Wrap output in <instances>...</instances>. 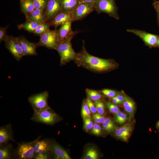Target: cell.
Wrapping results in <instances>:
<instances>
[{"instance_id": "6da1fadb", "label": "cell", "mask_w": 159, "mask_h": 159, "mask_svg": "<svg viewBox=\"0 0 159 159\" xmlns=\"http://www.w3.org/2000/svg\"><path fill=\"white\" fill-rule=\"evenodd\" d=\"M73 61L79 67L95 72L110 70L116 66L115 63L112 60L100 58L90 54L85 48L84 41H83L81 50L77 53Z\"/></svg>"}, {"instance_id": "7a4b0ae2", "label": "cell", "mask_w": 159, "mask_h": 159, "mask_svg": "<svg viewBox=\"0 0 159 159\" xmlns=\"http://www.w3.org/2000/svg\"><path fill=\"white\" fill-rule=\"evenodd\" d=\"M78 32L75 31L63 41L60 42L57 46V51L60 57L61 66L65 65L71 61L74 60L77 53L73 49L71 40Z\"/></svg>"}, {"instance_id": "3957f363", "label": "cell", "mask_w": 159, "mask_h": 159, "mask_svg": "<svg viewBox=\"0 0 159 159\" xmlns=\"http://www.w3.org/2000/svg\"><path fill=\"white\" fill-rule=\"evenodd\" d=\"M59 43L58 30L49 29L40 36L39 41L35 43L37 47H45L48 49L57 50Z\"/></svg>"}, {"instance_id": "277c9868", "label": "cell", "mask_w": 159, "mask_h": 159, "mask_svg": "<svg viewBox=\"0 0 159 159\" xmlns=\"http://www.w3.org/2000/svg\"><path fill=\"white\" fill-rule=\"evenodd\" d=\"M95 10L98 14L104 13L116 19H119L115 0H97Z\"/></svg>"}, {"instance_id": "5b68a950", "label": "cell", "mask_w": 159, "mask_h": 159, "mask_svg": "<svg viewBox=\"0 0 159 159\" xmlns=\"http://www.w3.org/2000/svg\"><path fill=\"white\" fill-rule=\"evenodd\" d=\"M34 110L32 119L36 122L52 125L58 120L57 115L51 110L50 108L42 110L34 109Z\"/></svg>"}, {"instance_id": "8992f818", "label": "cell", "mask_w": 159, "mask_h": 159, "mask_svg": "<svg viewBox=\"0 0 159 159\" xmlns=\"http://www.w3.org/2000/svg\"><path fill=\"white\" fill-rule=\"evenodd\" d=\"M48 92L46 91L31 96L28 100L33 109L42 110L50 108L48 103Z\"/></svg>"}, {"instance_id": "52a82bcc", "label": "cell", "mask_w": 159, "mask_h": 159, "mask_svg": "<svg viewBox=\"0 0 159 159\" xmlns=\"http://www.w3.org/2000/svg\"><path fill=\"white\" fill-rule=\"evenodd\" d=\"M4 41L5 42L6 47L16 60L20 61L24 56L16 37L8 35Z\"/></svg>"}, {"instance_id": "ba28073f", "label": "cell", "mask_w": 159, "mask_h": 159, "mask_svg": "<svg viewBox=\"0 0 159 159\" xmlns=\"http://www.w3.org/2000/svg\"><path fill=\"white\" fill-rule=\"evenodd\" d=\"M127 31L139 37L146 44L150 47L157 46L159 37L158 35L136 29H127Z\"/></svg>"}, {"instance_id": "9c48e42d", "label": "cell", "mask_w": 159, "mask_h": 159, "mask_svg": "<svg viewBox=\"0 0 159 159\" xmlns=\"http://www.w3.org/2000/svg\"><path fill=\"white\" fill-rule=\"evenodd\" d=\"M94 10L95 7L92 4L80 3L73 12V22L83 19Z\"/></svg>"}, {"instance_id": "30bf717a", "label": "cell", "mask_w": 159, "mask_h": 159, "mask_svg": "<svg viewBox=\"0 0 159 159\" xmlns=\"http://www.w3.org/2000/svg\"><path fill=\"white\" fill-rule=\"evenodd\" d=\"M62 10V6L61 0H49L44 11L46 21L49 22Z\"/></svg>"}, {"instance_id": "8fae6325", "label": "cell", "mask_w": 159, "mask_h": 159, "mask_svg": "<svg viewBox=\"0 0 159 159\" xmlns=\"http://www.w3.org/2000/svg\"><path fill=\"white\" fill-rule=\"evenodd\" d=\"M73 12L60 11L48 22L50 26H54L56 28L67 21H72Z\"/></svg>"}, {"instance_id": "7c38bea8", "label": "cell", "mask_w": 159, "mask_h": 159, "mask_svg": "<svg viewBox=\"0 0 159 159\" xmlns=\"http://www.w3.org/2000/svg\"><path fill=\"white\" fill-rule=\"evenodd\" d=\"M23 52L24 56H36L37 48L35 43H32L23 36L16 37Z\"/></svg>"}, {"instance_id": "4fadbf2b", "label": "cell", "mask_w": 159, "mask_h": 159, "mask_svg": "<svg viewBox=\"0 0 159 159\" xmlns=\"http://www.w3.org/2000/svg\"><path fill=\"white\" fill-rule=\"evenodd\" d=\"M34 153L33 142L20 145L17 150V154L20 159H32Z\"/></svg>"}, {"instance_id": "5bb4252c", "label": "cell", "mask_w": 159, "mask_h": 159, "mask_svg": "<svg viewBox=\"0 0 159 159\" xmlns=\"http://www.w3.org/2000/svg\"><path fill=\"white\" fill-rule=\"evenodd\" d=\"M133 129V125L131 123H127L117 128L115 131V136L118 139L127 142Z\"/></svg>"}, {"instance_id": "9a60e30c", "label": "cell", "mask_w": 159, "mask_h": 159, "mask_svg": "<svg viewBox=\"0 0 159 159\" xmlns=\"http://www.w3.org/2000/svg\"><path fill=\"white\" fill-rule=\"evenodd\" d=\"M72 21H69L61 26L58 30L59 43L64 41L73 33L72 28Z\"/></svg>"}, {"instance_id": "2e32d148", "label": "cell", "mask_w": 159, "mask_h": 159, "mask_svg": "<svg viewBox=\"0 0 159 159\" xmlns=\"http://www.w3.org/2000/svg\"><path fill=\"white\" fill-rule=\"evenodd\" d=\"M124 96L125 100L123 104V107L130 120L134 117L135 110V104L133 100L128 96L124 94Z\"/></svg>"}, {"instance_id": "e0dca14e", "label": "cell", "mask_w": 159, "mask_h": 159, "mask_svg": "<svg viewBox=\"0 0 159 159\" xmlns=\"http://www.w3.org/2000/svg\"><path fill=\"white\" fill-rule=\"evenodd\" d=\"M33 147L34 153L37 155L46 154L50 148V144L46 140H36L33 142Z\"/></svg>"}, {"instance_id": "ac0fdd59", "label": "cell", "mask_w": 159, "mask_h": 159, "mask_svg": "<svg viewBox=\"0 0 159 159\" xmlns=\"http://www.w3.org/2000/svg\"><path fill=\"white\" fill-rule=\"evenodd\" d=\"M26 17V19L36 22L38 24L46 21L44 11L39 9H35Z\"/></svg>"}, {"instance_id": "d6986e66", "label": "cell", "mask_w": 159, "mask_h": 159, "mask_svg": "<svg viewBox=\"0 0 159 159\" xmlns=\"http://www.w3.org/2000/svg\"><path fill=\"white\" fill-rule=\"evenodd\" d=\"M50 150L54 153L56 156L61 159H71L67 152L57 144L54 143L50 145Z\"/></svg>"}, {"instance_id": "ffe728a7", "label": "cell", "mask_w": 159, "mask_h": 159, "mask_svg": "<svg viewBox=\"0 0 159 159\" xmlns=\"http://www.w3.org/2000/svg\"><path fill=\"white\" fill-rule=\"evenodd\" d=\"M62 6V11L72 12L79 4L78 0H61Z\"/></svg>"}, {"instance_id": "44dd1931", "label": "cell", "mask_w": 159, "mask_h": 159, "mask_svg": "<svg viewBox=\"0 0 159 159\" xmlns=\"http://www.w3.org/2000/svg\"><path fill=\"white\" fill-rule=\"evenodd\" d=\"M21 10L26 17L35 10L32 0L21 1Z\"/></svg>"}, {"instance_id": "7402d4cb", "label": "cell", "mask_w": 159, "mask_h": 159, "mask_svg": "<svg viewBox=\"0 0 159 159\" xmlns=\"http://www.w3.org/2000/svg\"><path fill=\"white\" fill-rule=\"evenodd\" d=\"M38 24L36 22L26 19L24 23L18 24L17 27L19 30L23 29L29 32L34 33Z\"/></svg>"}, {"instance_id": "603a6c76", "label": "cell", "mask_w": 159, "mask_h": 159, "mask_svg": "<svg viewBox=\"0 0 159 159\" xmlns=\"http://www.w3.org/2000/svg\"><path fill=\"white\" fill-rule=\"evenodd\" d=\"M11 131L7 127H1L0 129V144L1 145L11 140Z\"/></svg>"}, {"instance_id": "cb8c5ba5", "label": "cell", "mask_w": 159, "mask_h": 159, "mask_svg": "<svg viewBox=\"0 0 159 159\" xmlns=\"http://www.w3.org/2000/svg\"><path fill=\"white\" fill-rule=\"evenodd\" d=\"M50 25L48 22L44 21L39 24L34 33L40 36L49 29Z\"/></svg>"}, {"instance_id": "d4e9b609", "label": "cell", "mask_w": 159, "mask_h": 159, "mask_svg": "<svg viewBox=\"0 0 159 159\" xmlns=\"http://www.w3.org/2000/svg\"><path fill=\"white\" fill-rule=\"evenodd\" d=\"M86 91L88 97L94 101L100 100L104 97L103 95L95 90L86 89Z\"/></svg>"}, {"instance_id": "484cf974", "label": "cell", "mask_w": 159, "mask_h": 159, "mask_svg": "<svg viewBox=\"0 0 159 159\" xmlns=\"http://www.w3.org/2000/svg\"><path fill=\"white\" fill-rule=\"evenodd\" d=\"M114 118L115 122L120 125L125 123L128 118L126 113L120 111L115 114Z\"/></svg>"}, {"instance_id": "4316f807", "label": "cell", "mask_w": 159, "mask_h": 159, "mask_svg": "<svg viewBox=\"0 0 159 159\" xmlns=\"http://www.w3.org/2000/svg\"><path fill=\"white\" fill-rule=\"evenodd\" d=\"M99 154L97 150L93 148L89 149L86 152L83 158L84 159H97Z\"/></svg>"}, {"instance_id": "83f0119b", "label": "cell", "mask_w": 159, "mask_h": 159, "mask_svg": "<svg viewBox=\"0 0 159 159\" xmlns=\"http://www.w3.org/2000/svg\"><path fill=\"white\" fill-rule=\"evenodd\" d=\"M35 9L45 11L49 0H32Z\"/></svg>"}, {"instance_id": "f1b7e54d", "label": "cell", "mask_w": 159, "mask_h": 159, "mask_svg": "<svg viewBox=\"0 0 159 159\" xmlns=\"http://www.w3.org/2000/svg\"><path fill=\"white\" fill-rule=\"evenodd\" d=\"M81 113L84 120L86 118L90 117V111L86 101H84L82 103Z\"/></svg>"}, {"instance_id": "f546056e", "label": "cell", "mask_w": 159, "mask_h": 159, "mask_svg": "<svg viewBox=\"0 0 159 159\" xmlns=\"http://www.w3.org/2000/svg\"><path fill=\"white\" fill-rule=\"evenodd\" d=\"M94 102L98 113L101 115L104 114L105 112V107L103 102L100 100L94 101Z\"/></svg>"}, {"instance_id": "4dcf8cb0", "label": "cell", "mask_w": 159, "mask_h": 159, "mask_svg": "<svg viewBox=\"0 0 159 159\" xmlns=\"http://www.w3.org/2000/svg\"><path fill=\"white\" fill-rule=\"evenodd\" d=\"M105 105L110 112L113 114H116L120 111L118 106L116 104L109 102H106Z\"/></svg>"}, {"instance_id": "1f68e13d", "label": "cell", "mask_w": 159, "mask_h": 159, "mask_svg": "<svg viewBox=\"0 0 159 159\" xmlns=\"http://www.w3.org/2000/svg\"><path fill=\"white\" fill-rule=\"evenodd\" d=\"M10 152L8 148H1L0 149V159H7L10 158Z\"/></svg>"}, {"instance_id": "d6a6232c", "label": "cell", "mask_w": 159, "mask_h": 159, "mask_svg": "<svg viewBox=\"0 0 159 159\" xmlns=\"http://www.w3.org/2000/svg\"><path fill=\"white\" fill-rule=\"evenodd\" d=\"M84 128L87 132L92 128L93 125V122L91 117L86 118L84 120Z\"/></svg>"}, {"instance_id": "836d02e7", "label": "cell", "mask_w": 159, "mask_h": 159, "mask_svg": "<svg viewBox=\"0 0 159 159\" xmlns=\"http://www.w3.org/2000/svg\"><path fill=\"white\" fill-rule=\"evenodd\" d=\"M86 101L90 112L94 114L96 113L97 110L94 102L88 97L86 99Z\"/></svg>"}, {"instance_id": "e575fe53", "label": "cell", "mask_w": 159, "mask_h": 159, "mask_svg": "<svg viewBox=\"0 0 159 159\" xmlns=\"http://www.w3.org/2000/svg\"><path fill=\"white\" fill-rule=\"evenodd\" d=\"M101 92L104 95L109 97L112 98L117 94L116 91L110 89H104L102 90Z\"/></svg>"}, {"instance_id": "d590c367", "label": "cell", "mask_w": 159, "mask_h": 159, "mask_svg": "<svg viewBox=\"0 0 159 159\" xmlns=\"http://www.w3.org/2000/svg\"><path fill=\"white\" fill-rule=\"evenodd\" d=\"M92 132L95 135L98 136L101 135L102 133L101 127L97 123L93 124L92 128Z\"/></svg>"}, {"instance_id": "8d00e7d4", "label": "cell", "mask_w": 159, "mask_h": 159, "mask_svg": "<svg viewBox=\"0 0 159 159\" xmlns=\"http://www.w3.org/2000/svg\"><path fill=\"white\" fill-rule=\"evenodd\" d=\"M8 27H1L0 28V41L1 42L3 41H4L8 35L6 34V30Z\"/></svg>"}, {"instance_id": "74e56055", "label": "cell", "mask_w": 159, "mask_h": 159, "mask_svg": "<svg viewBox=\"0 0 159 159\" xmlns=\"http://www.w3.org/2000/svg\"><path fill=\"white\" fill-rule=\"evenodd\" d=\"M103 130L107 132H111L114 131L117 128L115 124L102 127Z\"/></svg>"}, {"instance_id": "f35d334b", "label": "cell", "mask_w": 159, "mask_h": 159, "mask_svg": "<svg viewBox=\"0 0 159 159\" xmlns=\"http://www.w3.org/2000/svg\"><path fill=\"white\" fill-rule=\"evenodd\" d=\"M79 4L82 3H85L90 4L93 5L95 7L96 5L97 0H78Z\"/></svg>"}, {"instance_id": "ab89813d", "label": "cell", "mask_w": 159, "mask_h": 159, "mask_svg": "<svg viewBox=\"0 0 159 159\" xmlns=\"http://www.w3.org/2000/svg\"><path fill=\"white\" fill-rule=\"evenodd\" d=\"M115 124L113 120L110 118H107L105 119L102 123V127Z\"/></svg>"}, {"instance_id": "60d3db41", "label": "cell", "mask_w": 159, "mask_h": 159, "mask_svg": "<svg viewBox=\"0 0 159 159\" xmlns=\"http://www.w3.org/2000/svg\"><path fill=\"white\" fill-rule=\"evenodd\" d=\"M95 114L97 118L98 123H102L105 120V117L99 113H96Z\"/></svg>"}, {"instance_id": "b9f144b4", "label": "cell", "mask_w": 159, "mask_h": 159, "mask_svg": "<svg viewBox=\"0 0 159 159\" xmlns=\"http://www.w3.org/2000/svg\"><path fill=\"white\" fill-rule=\"evenodd\" d=\"M153 6L156 12H159V1L155 0L153 1Z\"/></svg>"}, {"instance_id": "7bdbcfd3", "label": "cell", "mask_w": 159, "mask_h": 159, "mask_svg": "<svg viewBox=\"0 0 159 159\" xmlns=\"http://www.w3.org/2000/svg\"><path fill=\"white\" fill-rule=\"evenodd\" d=\"M48 158L47 155L46 154H40L37 155L36 157L37 159H46Z\"/></svg>"}, {"instance_id": "ee69618b", "label": "cell", "mask_w": 159, "mask_h": 159, "mask_svg": "<svg viewBox=\"0 0 159 159\" xmlns=\"http://www.w3.org/2000/svg\"><path fill=\"white\" fill-rule=\"evenodd\" d=\"M115 97L120 101L122 105L123 104L125 100L124 95L123 96L121 95L117 94Z\"/></svg>"}, {"instance_id": "f6af8a7d", "label": "cell", "mask_w": 159, "mask_h": 159, "mask_svg": "<svg viewBox=\"0 0 159 159\" xmlns=\"http://www.w3.org/2000/svg\"><path fill=\"white\" fill-rule=\"evenodd\" d=\"M112 101L113 103L116 105H122L120 101L115 97L112 98Z\"/></svg>"}, {"instance_id": "bcb514c9", "label": "cell", "mask_w": 159, "mask_h": 159, "mask_svg": "<svg viewBox=\"0 0 159 159\" xmlns=\"http://www.w3.org/2000/svg\"><path fill=\"white\" fill-rule=\"evenodd\" d=\"M157 21L158 22L159 25V12H157Z\"/></svg>"}, {"instance_id": "7dc6e473", "label": "cell", "mask_w": 159, "mask_h": 159, "mask_svg": "<svg viewBox=\"0 0 159 159\" xmlns=\"http://www.w3.org/2000/svg\"><path fill=\"white\" fill-rule=\"evenodd\" d=\"M156 126L159 129V120L156 123Z\"/></svg>"}, {"instance_id": "c3c4849f", "label": "cell", "mask_w": 159, "mask_h": 159, "mask_svg": "<svg viewBox=\"0 0 159 159\" xmlns=\"http://www.w3.org/2000/svg\"><path fill=\"white\" fill-rule=\"evenodd\" d=\"M157 46L158 47H159V37L158 40Z\"/></svg>"}, {"instance_id": "681fc988", "label": "cell", "mask_w": 159, "mask_h": 159, "mask_svg": "<svg viewBox=\"0 0 159 159\" xmlns=\"http://www.w3.org/2000/svg\"><path fill=\"white\" fill-rule=\"evenodd\" d=\"M21 0V1H26V0Z\"/></svg>"}, {"instance_id": "f907efd6", "label": "cell", "mask_w": 159, "mask_h": 159, "mask_svg": "<svg viewBox=\"0 0 159 159\" xmlns=\"http://www.w3.org/2000/svg\"><path fill=\"white\" fill-rule=\"evenodd\" d=\"M154 0H153V1H154Z\"/></svg>"}]
</instances>
